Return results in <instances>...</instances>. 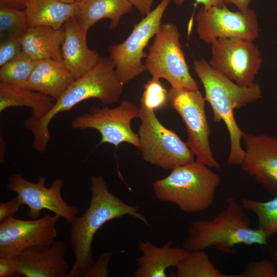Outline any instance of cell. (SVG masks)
I'll use <instances>...</instances> for the list:
<instances>
[{
    "label": "cell",
    "mask_w": 277,
    "mask_h": 277,
    "mask_svg": "<svg viewBox=\"0 0 277 277\" xmlns=\"http://www.w3.org/2000/svg\"><path fill=\"white\" fill-rule=\"evenodd\" d=\"M90 182L89 205L83 214L76 216L70 223V243L74 262L67 277L86 276L94 263L92 250L94 235L106 223L129 215L150 225L138 207L126 203L109 190L102 176H92Z\"/></svg>",
    "instance_id": "1"
},
{
    "label": "cell",
    "mask_w": 277,
    "mask_h": 277,
    "mask_svg": "<svg viewBox=\"0 0 277 277\" xmlns=\"http://www.w3.org/2000/svg\"><path fill=\"white\" fill-rule=\"evenodd\" d=\"M193 69L205 91V100L210 105L215 123L224 122L230 138L227 163L241 165L245 155L241 140L245 133L238 125L234 110L246 106L262 98L260 85L241 86L214 70L204 59L193 61Z\"/></svg>",
    "instance_id": "2"
},
{
    "label": "cell",
    "mask_w": 277,
    "mask_h": 277,
    "mask_svg": "<svg viewBox=\"0 0 277 277\" xmlns=\"http://www.w3.org/2000/svg\"><path fill=\"white\" fill-rule=\"evenodd\" d=\"M124 86L110 59L102 57L91 70L74 81L45 116L36 120H26L25 126L33 135L34 149L39 153L46 150L51 138L49 124L57 114L70 111L90 98L98 99L107 105L114 104L122 94Z\"/></svg>",
    "instance_id": "3"
},
{
    "label": "cell",
    "mask_w": 277,
    "mask_h": 277,
    "mask_svg": "<svg viewBox=\"0 0 277 277\" xmlns=\"http://www.w3.org/2000/svg\"><path fill=\"white\" fill-rule=\"evenodd\" d=\"M244 209L234 197H229L226 208L213 219L190 223L183 247L191 251L214 247L225 253L233 254L237 245H267L265 233L250 226V219Z\"/></svg>",
    "instance_id": "4"
},
{
    "label": "cell",
    "mask_w": 277,
    "mask_h": 277,
    "mask_svg": "<svg viewBox=\"0 0 277 277\" xmlns=\"http://www.w3.org/2000/svg\"><path fill=\"white\" fill-rule=\"evenodd\" d=\"M211 168L196 160L177 167L153 182V193L159 200L172 203L184 213L205 211L212 206L221 181Z\"/></svg>",
    "instance_id": "5"
},
{
    "label": "cell",
    "mask_w": 277,
    "mask_h": 277,
    "mask_svg": "<svg viewBox=\"0 0 277 277\" xmlns=\"http://www.w3.org/2000/svg\"><path fill=\"white\" fill-rule=\"evenodd\" d=\"M154 112L140 104L138 149L143 160L169 170L195 161V156L186 143L163 125Z\"/></svg>",
    "instance_id": "6"
},
{
    "label": "cell",
    "mask_w": 277,
    "mask_h": 277,
    "mask_svg": "<svg viewBox=\"0 0 277 277\" xmlns=\"http://www.w3.org/2000/svg\"><path fill=\"white\" fill-rule=\"evenodd\" d=\"M144 64L152 77L166 80L171 88L199 89L182 49L179 29L173 23L162 24L149 48Z\"/></svg>",
    "instance_id": "7"
},
{
    "label": "cell",
    "mask_w": 277,
    "mask_h": 277,
    "mask_svg": "<svg viewBox=\"0 0 277 277\" xmlns=\"http://www.w3.org/2000/svg\"><path fill=\"white\" fill-rule=\"evenodd\" d=\"M171 2V0H161L153 10L134 25L131 33L123 42L108 47V57L124 85L146 71L142 62L147 54L145 48L159 31L163 15Z\"/></svg>",
    "instance_id": "8"
},
{
    "label": "cell",
    "mask_w": 277,
    "mask_h": 277,
    "mask_svg": "<svg viewBox=\"0 0 277 277\" xmlns=\"http://www.w3.org/2000/svg\"><path fill=\"white\" fill-rule=\"evenodd\" d=\"M168 98L172 107L180 115L187 132L188 146L195 160L210 168L220 169L210 148V129L208 123L205 100L199 90L171 88Z\"/></svg>",
    "instance_id": "9"
},
{
    "label": "cell",
    "mask_w": 277,
    "mask_h": 277,
    "mask_svg": "<svg viewBox=\"0 0 277 277\" xmlns=\"http://www.w3.org/2000/svg\"><path fill=\"white\" fill-rule=\"evenodd\" d=\"M139 116V108L133 103L123 100L117 107H91L87 112L72 121L73 130L92 129L101 134L99 145L108 143L116 147L127 143L138 149L139 137L131 127V122Z\"/></svg>",
    "instance_id": "10"
},
{
    "label": "cell",
    "mask_w": 277,
    "mask_h": 277,
    "mask_svg": "<svg viewBox=\"0 0 277 277\" xmlns=\"http://www.w3.org/2000/svg\"><path fill=\"white\" fill-rule=\"evenodd\" d=\"M211 45V67L236 84L248 87L261 66L262 58L254 41L241 38H220Z\"/></svg>",
    "instance_id": "11"
},
{
    "label": "cell",
    "mask_w": 277,
    "mask_h": 277,
    "mask_svg": "<svg viewBox=\"0 0 277 277\" xmlns=\"http://www.w3.org/2000/svg\"><path fill=\"white\" fill-rule=\"evenodd\" d=\"M196 31L199 38L211 45L220 38H241L254 41L260 29L255 11H232L225 6L208 8L202 6L195 16Z\"/></svg>",
    "instance_id": "12"
},
{
    "label": "cell",
    "mask_w": 277,
    "mask_h": 277,
    "mask_svg": "<svg viewBox=\"0 0 277 277\" xmlns=\"http://www.w3.org/2000/svg\"><path fill=\"white\" fill-rule=\"evenodd\" d=\"M7 188L17 194L23 205L29 208L27 215L31 219L40 217L43 210H49L71 223L77 216L78 209L67 204L62 195L65 181L56 179L50 187L45 186L46 178L39 175L38 181L33 183L19 174L8 178Z\"/></svg>",
    "instance_id": "13"
},
{
    "label": "cell",
    "mask_w": 277,
    "mask_h": 277,
    "mask_svg": "<svg viewBox=\"0 0 277 277\" xmlns=\"http://www.w3.org/2000/svg\"><path fill=\"white\" fill-rule=\"evenodd\" d=\"M57 214H46L30 220L14 217L0 223V257L16 255L33 246L50 245L57 236Z\"/></svg>",
    "instance_id": "14"
},
{
    "label": "cell",
    "mask_w": 277,
    "mask_h": 277,
    "mask_svg": "<svg viewBox=\"0 0 277 277\" xmlns=\"http://www.w3.org/2000/svg\"><path fill=\"white\" fill-rule=\"evenodd\" d=\"M242 169L270 193L277 194V135L244 133Z\"/></svg>",
    "instance_id": "15"
},
{
    "label": "cell",
    "mask_w": 277,
    "mask_h": 277,
    "mask_svg": "<svg viewBox=\"0 0 277 277\" xmlns=\"http://www.w3.org/2000/svg\"><path fill=\"white\" fill-rule=\"evenodd\" d=\"M66 250V242L60 240L25 249L16 255L17 276L67 277L69 265L65 259Z\"/></svg>",
    "instance_id": "16"
},
{
    "label": "cell",
    "mask_w": 277,
    "mask_h": 277,
    "mask_svg": "<svg viewBox=\"0 0 277 277\" xmlns=\"http://www.w3.org/2000/svg\"><path fill=\"white\" fill-rule=\"evenodd\" d=\"M64 27L65 39L61 48L63 61L77 79L91 70L102 57L96 50L88 47L87 33L80 27L74 16L64 23Z\"/></svg>",
    "instance_id": "17"
},
{
    "label": "cell",
    "mask_w": 277,
    "mask_h": 277,
    "mask_svg": "<svg viewBox=\"0 0 277 277\" xmlns=\"http://www.w3.org/2000/svg\"><path fill=\"white\" fill-rule=\"evenodd\" d=\"M138 248L141 255L136 259L134 277H166L167 269L176 267L188 252L183 247H173L171 241L159 247L148 241L140 240Z\"/></svg>",
    "instance_id": "18"
},
{
    "label": "cell",
    "mask_w": 277,
    "mask_h": 277,
    "mask_svg": "<svg viewBox=\"0 0 277 277\" xmlns=\"http://www.w3.org/2000/svg\"><path fill=\"white\" fill-rule=\"evenodd\" d=\"M75 79L64 62L46 58L37 61L24 88L57 100Z\"/></svg>",
    "instance_id": "19"
},
{
    "label": "cell",
    "mask_w": 277,
    "mask_h": 277,
    "mask_svg": "<svg viewBox=\"0 0 277 277\" xmlns=\"http://www.w3.org/2000/svg\"><path fill=\"white\" fill-rule=\"evenodd\" d=\"M19 39L22 53L32 60L63 61L61 48L65 39L64 26L58 29L47 26L29 28Z\"/></svg>",
    "instance_id": "20"
},
{
    "label": "cell",
    "mask_w": 277,
    "mask_h": 277,
    "mask_svg": "<svg viewBox=\"0 0 277 277\" xmlns=\"http://www.w3.org/2000/svg\"><path fill=\"white\" fill-rule=\"evenodd\" d=\"M132 7L127 0H83L74 17L87 33L96 22L105 18L111 20L109 29L113 30L117 27L121 17L132 11Z\"/></svg>",
    "instance_id": "21"
},
{
    "label": "cell",
    "mask_w": 277,
    "mask_h": 277,
    "mask_svg": "<svg viewBox=\"0 0 277 277\" xmlns=\"http://www.w3.org/2000/svg\"><path fill=\"white\" fill-rule=\"evenodd\" d=\"M79 3L68 4L59 0H28L25 11L29 28L47 26L55 29L75 16Z\"/></svg>",
    "instance_id": "22"
},
{
    "label": "cell",
    "mask_w": 277,
    "mask_h": 277,
    "mask_svg": "<svg viewBox=\"0 0 277 277\" xmlns=\"http://www.w3.org/2000/svg\"><path fill=\"white\" fill-rule=\"evenodd\" d=\"M55 101L44 94L27 88L0 83V112L10 107H27L31 109L28 118L39 120L51 110Z\"/></svg>",
    "instance_id": "23"
},
{
    "label": "cell",
    "mask_w": 277,
    "mask_h": 277,
    "mask_svg": "<svg viewBox=\"0 0 277 277\" xmlns=\"http://www.w3.org/2000/svg\"><path fill=\"white\" fill-rule=\"evenodd\" d=\"M176 268V277H233L218 270L204 250L188 251Z\"/></svg>",
    "instance_id": "24"
},
{
    "label": "cell",
    "mask_w": 277,
    "mask_h": 277,
    "mask_svg": "<svg viewBox=\"0 0 277 277\" xmlns=\"http://www.w3.org/2000/svg\"><path fill=\"white\" fill-rule=\"evenodd\" d=\"M242 206L255 214L258 228L264 231L268 240L277 232V194L273 199L265 202L244 198Z\"/></svg>",
    "instance_id": "25"
},
{
    "label": "cell",
    "mask_w": 277,
    "mask_h": 277,
    "mask_svg": "<svg viewBox=\"0 0 277 277\" xmlns=\"http://www.w3.org/2000/svg\"><path fill=\"white\" fill-rule=\"evenodd\" d=\"M38 61L21 53L0 68V83L24 88Z\"/></svg>",
    "instance_id": "26"
},
{
    "label": "cell",
    "mask_w": 277,
    "mask_h": 277,
    "mask_svg": "<svg viewBox=\"0 0 277 277\" xmlns=\"http://www.w3.org/2000/svg\"><path fill=\"white\" fill-rule=\"evenodd\" d=\"M29 29L24 9L19 10L0 4L1 39L19 38Z\"/></svg>",
    "instance_id": "27"
},
{
    "label": "cell",
    "mask_w": 277,
    "mask_h": 277,
    "mask_svg": "<svg viewBox=\"0 0 277 277\" xmlns=\"http://www.w3.org/2000/svg\"><path fill=\"white\" fill-rule=\"evenodd\" d=\"M169 101L168 92L160 79L152 77L144 85L140 104L154 111L163 108Z\"/></svg>",
    "instance_id": "28"
},
{
    "label": "cell",
    "mask_w": 277,
    "mask_h": 277,
    "mask_svg": "<svg viewBox=\"0 0 277 277\" xmlns=\"http://www.w3.org/2000/svg\"><path fill=\"white\" fill-rule=\"evenodd\" d=\"M234 277H277V269L270 260L251 261L246 264L242 272L234 274Z\"/></svg>",
    "instance_id": "29"
},
{
    "label": "cell",
    "mask_w": 277,
    "mask_h": 277,
    "mask_svg": "<svg viewBox=\"0 0 277 277\" xmlns=\"http://www.w3.org/2000/svg\"><path fill=\"white\" fill-rule=\"evenodd\" d=\"M22 47L19 38H7L1 39L0 67L19 55Z\"/></svg>",
    "instance_id": "30"
},
{
    "label": "cell",
    "mask_w": 277,
    "mask_h": 277,
    "mask_svg": "<svg viewBox=\"0 0 277 277\" xmlns=\"http://www.w3.org/2000/svg\"><path fill=\"white\" fill-rule=\"evenodd\" d=\"M112 255L113 253L111 252L101 254L85 277H107L109 276V264Z\"/></svg>",
    "instance_id": "31"
},
{
    "label": "cell",
    "mask_w": 277,
    "mask_h": 277,
    "mask_svg": "<svg viewBox=\"0 0 277 277\" xmlns=\"http://www.w3.org/2000/svg\"><path fill=\"white\" fill-rule=\"evenodd\" d=\"M18 262L16 255L0 257V277L17 276Z\"/></svg>",
    "instance_id": "32"
},
{
    "label": "cell",
    "mask_w": 277,
    "mask_h": 277,
    "mask_svg": "<svg viewBox=\"0 0 277 277\" xmlns=\"http://www.w3.org/2000/svg\"><path fill=\"white\" fill-rule=\"evenodd\" d=\"M23 205L19 199L16 196L5 202L0 203V223L12 217L19 210Z\"/></svg>",
    "instance_id": "33"
},
{
    "label": "cell",
    "mask_w": 277,
    "mask_h": 277,
    "mask_svg": "<svg viewBox=\"0 0 277 277\" xmlns=\"http://www.w3.org/2000/svg\"><path fill=\"white\" fill-rule=\"evenodd\" d=\"M143 16L147 15L152 10L153 0H127Z\"/></svg>",
    "instance_id": "34"
},
{
    "label": "cell",
    "mask_w": 277,
    "mask_h": 277,
    "mask_svg": "<svg viewBox=\"0 0 277 277\" xmlns=\"http://www.w3.org/2000/svg\"><path fill=\"white\" fill-rule=\"evenodd\" d=\"M185 0H173V3L177 6H181ZM202 4L203 7L208 8L212 7H223L226 6L225 0H195L194 6Z\"/></svg>",
    "instance_id": "35"
},
{
    "label": "cell",
    "mask_w": 277,
    "mask_h": 277,
    "mask_svg": "<svg viewBox=\"0 0 277 277\" xmlns=\"http://www.w3.org/2000/svg\"><path fill=\"white\" fill-rule=\"evenodd\" d=\"M28 0H0V4H3L12 8L25 9Z\"/></svg>",
    "instance_id": "36"
},
{
    "label": "cell",
    "mask_w": 277,
    "mask_h": 277,
    "mask_svg": "<svg viewBox=\"0 0 277 277\" xmlns=\"http://www.w3.org/2000/svg\"><path fill=\"white\" fill-rule=\"evenodd\" d=\"M252 0H225V4H233L239 10L246 11L248 9L249 6Z\"/></svg>",
    "instance_id": "37"
},
{
    "label": "cell",
    "mask_w": 277,
    "mask_h": 277,
    "mask_svg": "<svg viewBox=\"0 0 277 277\" xmlns=\"http://www.w3.org/2000/svg\"><path fill=\"white\" fill-rule=\"evenodd\" d=\"M1 152H0V161L1 163H3L4 161L5 154L6 151V144L3 138L1 136Z\"/></svg>",
    "instance_id": "38"
},
{
    "label": "cell",
    "mask_w": 277,
    "mask_h": 277,
    "mask_svg": "<svg viewBox=\"0 0 277 277\" xmlns=\"http://www.w3.org/2000/svg\"><path fill=\"white\" fill-rule=\"evenodd\" d=\"M59 1L65 3L72 4V3H80L82 2L83 0H59Z\"/></svg>",
    "instance_id": "39"
},
{
    "label": "cell",
    "mask_w": 277,
    "mask_h": 277,
    "mask_svg": "<svg viewBox=\"0 0 277 277\" xmlns=\"http://www.w3.org/2000/svg\"><path fill=\"white\" fill-rule=\"evenodd\" d=\"M275 260L277 262V256L275 258Z\"/></svg>",
    "instance_id": "40"
}]
</instances>
